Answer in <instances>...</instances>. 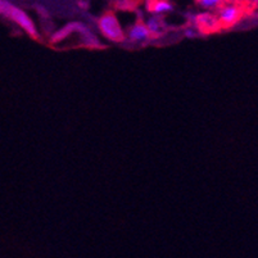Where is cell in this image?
Listing matches in <instances>:
<instances>
[{
	"mask_svg": "<svg viewBox=\"0 0 258 258\" xmlns=\"http://www.w3.org/2000/svg\"><path fill=\"white\" fill-rule=\"evenodd\" d=\"M255 16H257V18H258V12H257V15H255Z\"/></svg>",
	"mask_w": 258,
	"mask_h": 258,
	"instance_id": "obj_11",
	"label": "cell"
},
{
	"mask_svg": "<svg viewBox=\"0 0 258 258\" xmlns=\"http://www.w3.org/2000/svg\"><path fill=\"white\" fill-rule=\"evenodd\" d=\"M148 9L157 16L167 15L172 11V4L168 0H149Z\"/></svg>",
	"mask_w": 258,
	"mask_h": 258,
	"instance_id": "obj_6",
	"label": "cell"
},
{
	"mask_svg": "<svg viewBox=\"0 0 258 258\" xmlns=\"http://www.w3.org/2000/svg\"><path fill=\"white\" fill-rule=\"evenodd\" d=\"M248 2H250V3H253V4H257L258 6V0H248Z\"/></svg>",
	"mask_w": 258,
	"mask_h": 258,
	"instance_id": "obj_10",
	"label": "cell"
},
{
	"mask_svg": "<svg viewBox=\"0 0 258 258\" xmlns=\"http://www.w3.org/2000/svg\"><path fill=\"white\" fill-rule=\"evenodd\" d=\"M197 2H198L199 6L203 9H206V11H212V9L221 6V3L224 0H197Z\"/></svg>",
	"mask_w": 258,
	"mask_h": 258,
	"instance_id": "obj_8",
	"label": "cell"
},
{
	"mask_svg": "<svg viewBox=\"0 0 258 258\" xmlns=\"http://www.w3.org/2000/svg\"><path fill=\"white\" fill-rule=\"evenodd\" d=\"M151 31L148 30L147 25L143 22H138L131 26L130 29H128L127 34H126V39H128L131 43L135 44L147 43L148 40H151Z\"/></svg>",
	"mask_w": 258,
	"mask_h": 258,
	"instance_id": "obj_4",
	"label": "cell"
},
{
	"mask_svg": "<svg viewBox=\"0 0 258 258\" xmlns=\"http://www.w3.org/2000/svg\"><path fill=\"white\" fill-rule=\"evenodd\" d=\"M0 15L6 16L9 20H12L15 23H17L21 29L25 30L29 35H31L32 37H36L37 30L35 27V23L31 18L27 16V13L22 11V9L15 7L11 2L8 0H0Z\"/></svg>",
	"mask_w": 258,
	"mask_h": 258,
	"instance_id": "obj_1",
	"label": "cell"
},
{
	"mask_svg": "<svg viewBox=\"0 0 258 258\" xmlns=\"http://www.w3.org/2000/svg\"><path fill=\"white\" fill-rule=\"evenodd\" d=\"M185 35H186L187 37H194L196 36V31H194V29H187L186 31H185Z\"/></svg>",
	"mask_w": 258,
	"mask_h": 258,
	"instance_id": "obj_9",
	"label": "cell"
},
{
	"mask_svg": "<svg viewBox=\"0 0 258 258\" xmlns=\"http://www.w3.org/2000/svg\"><path fill=\"white\" fill-rule=\"evenodd\" d=\"M145 25H147L148 30L151 31L152 36H158V35L162 34V31H163V27H165V25H163V22H162L161 17L157 15L152 16V17H149L147 20V22H145Z\"/></svg>",
	"mask_w": 258,
	"mask_h": 258,
	"instance_id": "obj_7",
	"label": "cell"
},
{
	"mask_svg": "<svg viewBox=\"0 0 258 258\" xmlns=\"http://www.w3.org/2000/svg\"><path fill=\"white\" fill-rule=\"evenodd\" d=\"M98 27H99L100 34L105 39L111 40L113 43H121L126 39L125 31L119 25L116 16L112 15V13H107V15L102 16L98 21Z\"/></svg>",
	"mask_w": 258,
	"mask_h": 258,
	"instance_id": "obj_2",
	"label": "cell"
},
{
	"mask_svg": "<svg viewBox=\"0 0 258 258\" xmlns=\"http://www.w3.org/2000/svg\"><path fill=\"white\" fill-rule=\"evenodd\" d=\"M241 16H243V9H241L240 6L234 3H227L220 7L216 17L219 20L220 26L229 27V26H233L236 22H239Z\"/></svg>",
	"mask_w": 258,
	"mask_h": 258,
	"instance_id": "obj_3",
	"label": "cell"
},
{
	"mask_svg": "<svg viewBox=\"0 0 258 258\" xmlns=\"http://www.w3.org/2000/svg\"><path fill=\"white\" fill-rule=\"evenodd\" d=\"M196 22L201 29L206 30V31H213V30H216L220 26V22L219 20H217V17L208 11L203 12V13L197 16Z\"/></svg>",
	"mask_w": 258,
	"mask_h": 258,
	"instance_id": "obj_5",
	"label": "cell"
}]
</instances>
